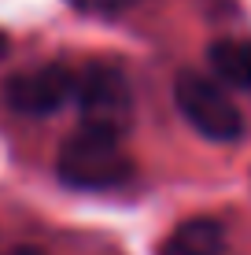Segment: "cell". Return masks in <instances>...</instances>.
<instances>
[{
	"mask_svg": "<svg viewBox=\"0 0 251 255\" xmlns=\"http://www.w3.org/2000/svg\"><path fill=\"white\" fill-rule=\"evenodd\" d=\"M7 56V41H4V33H0V59Z\"/></svg>",
	"mask_w": 251,
	"mask_h": 255,
	"instance_id": "9",
	"label": "cell"
},
{
	"mask_svg": "<svg viewBox=\"0 0 251 255\" xmlns=\"http://www.w3.org/2000/svg\"><path fill=\"white\" fill-rule=\"evenodd\" d=\"M129 174H133V163L122 152V137L115 133L82 126V133H74L59 152V178L74 189H118Z\"/></svg>",
	"mask_w": 251,
	"mask_h": 255,
	"instance_id": "1",
	"label": "cell"
},
{
	"mask_svg": "<svg viewBox=\"0 0 251 255\" xmlns=\"http://www.w3.org/2000/svg\"><path fill=\"white\" fill-rule=\"evenodd\" d=\"M7 255H45V252H37V248H15V252H7Z\"/></svg>",
	"mask_w": 251,
	"mask_h": 255,
	"instance_id": "8",
	"label": "cell"
},
{
	"mask_svg": "<svg viewBox=\"0 0 251 255\" xmlns=\"http://www.w3.org/2000/svg\"><path fill=\"white\" fill-rule=\"evenodd\" d=\"M159 255H229V241L214 218H188L163 241Z\"/></svg>",
	"mask_w": 251,
	"mask_h": 255,
	"instance_id": "5",
	"label": "cell"
},
{
	"mask_svg": "<svg viewBox=\"0 0 251 255\" xmlns=\"http://www.w3.org/2000/svg\"><path fill=\"white\" fill-rule=\"evenodd\" d=\"M82 7H89V11H118V7H126L129 0H78Z\"/></svg>",
	"mask_w": 251,
	"mask_h": 255,
	"instance_id": "7",
	"label": "cell"
},
{
	"mask_svg": "<svg viewBox=\"0 0 251 255\" xmlns=\"http://www.w3.org/2000/svg\"><path fill=\"white\" fill-rule=\"evenodd\" d=\"M74 89H78V74H71V70L33 67V70H19L15 78H7L4 96L22 115H52L74 96Z\"/></svg>",
	"mask_w": 251,
	"mask_h": 255,
	"instance_id": "4",
	"label": "cell"
},
{
	"mask_svg": "<svg viewBox=\"0 0 251 255\" xmlns=\"http://www.w3.org/2000/svg\"><path fill=\"white\" fill-rule=\"evenodd\" d=\"M174 100H177L181 115L188 119V126L200 129V133L211 137V140H233V137H240V129H244L237 104H233L229 93L207 74L181 70L177 82H174Z\"/></svg>",
	"mask_w": 251,
	"mask_h": 255,
	"instance_id": "3",
	"label": "cell"
},
{
	"mask_svg": "<svg viewBox=\"0 0 251 255\" xmlns=\"http://www.w3.org/2000/svg\"><path fill=\"white\" fill-rule=\"evenodd\" d=\"M211 67L218 82L251 93V37H222L211 45Z\"/></svg>",
	"mask_w": 251,
	"mask_h": 255,
	"instance_id": "6",
	"label": "cell"
},
{
	"mask_svg": "<svg viewBox=\"0 0 251 255\" xmlns=\"http://www.w3.org/2000/svg\"><path fill=\"white\" fill-rule=\"evenodd\" d=\"M74 100H78V111H82V126L89 129L122 137L133 122V93H129V82L118 67L96 63L82 70Z\"/></svg>",
	"mask_w": 251,
	"mask_h": 255,
	"instance_id": "2",
	"label": "cell"
}]
</instances>
